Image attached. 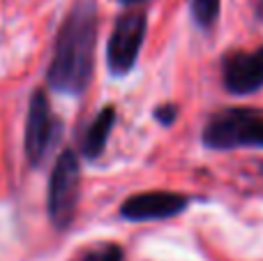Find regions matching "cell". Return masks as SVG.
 <instances>
[{
  "mask_svg": "<svg viewBox=\"0 0 263 261\" xmlns=\"http://www.w3.org/2000/svg\"><path fill=\"white\" fill-rule=\"evenodd\" d=\"M100 32L97 0H74L53 42V55L46 67V86L58 95L81 97L92 81L95 49Z\"/></svg>",
  "mask_w": 263,
  "mask_h": 261,
  "instance_id": "6da1fadb",
  "label": "cell"
},
{
  "mask_svg": "<svg viewBox=\"0 0 263 261\" xmlns=\"http://www.w3.org/2000/svg\"><path fill=\"white\" fill-rule=\"evenodd\" d=\"M201 143L208 151L263 148V109L227 106L205 120Z\"/></svg>",
  "mask_w": 263,
  "mask_h": 261,
  "instance_id": "7a4b0ae2",
  "label": "cell"
},
{
  "mask_svg": "<svg viewBox=\"0 0 263 261\" xmlns=\"http://www.w3.org/2000/svg\"><path fill=\"white\" fill-rule=\"evenodd\" d=\"M81 197V162L74 148H63L55 157L46 185V215L55 231H67L77 220Z\"/></svg>",
  "mask_w": 263,
  "mask_h": 261,
  "instance_id": "3957f363",
  "label": "cell"
},
{
  "mask_svg": "<svg viewBox=\"0 0 263 261\" xmlns=\"http://www.w3.org/2000/svg\"><path fill=\"white\" fill-rule=\"evenodd\" d=\"M65 123L53 111L42 88L30 92L28 100V114H26V129H23V151L30 169H40L51 155L58 141L63 139Z\"/></svg>",
  "mask_w": 263,
  "mask_h": 261,
  "instance_id": "277c9868",
  "label": "cell"
},
{
  "mask_svg": "<svg viewBox=\"0 0 263 261\" xmlns=\"http://www.w3.org/2000/svg\"><path fill=\"white\" fill-rule=\"evenodd\" d=\"M148 32V14L143 9H125L116 16L109 44H106V69L114 79L127 77L136 67L141 46Z\"/></svg>",
  "mask_w": 263,
  "mask_h": 261,
  "instance_id": "5b68a950",
  "label": "cell"
},
{
  "mask_svg": "<svg viewBox=\"0 0 263 261\" xmlns=\"http://www.w3.org/2000/svg\"><path fill=\"white\" fill-rule=\"evenodd\" d=\"M192 199L185 192H171V190H150L127 197L120 203V217L127 222H155L171 220L190 208Z\"/></svg>",
  "mask_w": 263,
  "mask_h": 261,
  "instance_id": "8992f818",
  "label": "cell"
},
{
  "mask_svg": "<svg viewBox=\"0 0 263 261\" xmlns=\"http://www.w3.org/2000/svg\"><path fill=\"white\" fill-rule=\"evenodd\" d=\"M222 86L231 95H254L263 88V44L254 51H227L219 63Z\"/></svg>",
  "mask_w": 263,
  "mask_h": 261,
  "instance_id": "52a82bcc",
  "label": "cell"
},
{
  "mask_svg": "<svg viewBox=\"0 0 263 261\" xmlns=\"http://www.w3.org/2000/svg\"><path fill=\"white\" fill-rule=\"evenodd\" d=\"M116 120H118L116 106L106 104V106H102L95 118L83 127L81 137H79V153H81L83 160H88V162L100 160L102 153L106 151V143H109L111 132H114V127H116Z\"/></svg>",
  "mask_w": 263,
  "mask_h": 261,
  "instance_id": "ba28073f",
  "label": "cell"
},
{
  "mask_svg": "<svg viewBox=\"0 0 263 261\" xmlns=\"http://www.w3.org/2000/svg\"><path fill=\"white\" fill-rule=\"evenodd\" d=\"M194 23L201 30H213L222 14V0H187Z\"/></svg>",
  "mask_w": 263,
  "mask_h": 261,
  "instance_id": "9c48e42d",
  "label": "cell"
},
{
  "mask_svg": "<svg viewBox=\"0 0 263 261\" xmlns=\"http://www.w3.org/2000/svg\"><path fill=\"white\" fill-rule=\"evenodd\" d=\"M81 261H125V250L118 243H100L88 250Z\"/></svg>",
  "mask_w": 263,
  "mask_h": 261,
  "instance_id": "30bf717a",
  "label": "cell"
},
{
  "mask_svg": "<svg viewBox=\"0 0 263 261\" xmlns=\"http://www.w3.org/2000/svg\"><path fill=\"white\" fill-rule=\"evenodd\" d=\"M178 116H180V106L173 104V102H162V104H157L153 109V118L157 120L162 127H171V125H176Z\"/></svg>",
  "mask_w": 263,
  "mask_h": 261,
  "instance_id": "8fae6325",
  "label": "cell"
},
{
  "mask_svg": "<svg viewBox=\"0 0 263 261\" xmlns=\"http://www.w3.org/2000/svg\"><path fill=\"white\" fill-rule=\"evenodd\" d=\"M120 5H125V7H139V5H145V3H150V0H118Z\"/></svg>",
  "mask_w": 263,
  "mask_h": 261,
  "instance_id": "7c38bea8",
  "label": "cell"
},
{
  "mask_svg": "<svg viewBox=\"0 0 263 261\" xmlns=\"http://www.w3.org/2000/svg\"><path fill=\"white\" fill-rule=\"evenodd\" d=\"M254 12H256V16L263 21V0H254Z\"/></svg>",
  "mask_w": 263,
  "mask_h": 261,
  "instance_id": "4fadbf2b",
  "label": "cell"
},
{
  "mask_svg": "<svg viewBox=\"0 0 263 261\" xmlns=\"http://www.w3.org/2000/svg\"><path fill=\"white\" fill-rule=\"evenodd\" d=\"M259 171H261V176H263V162H261V164H259Z\"/></svg>",
  "mask_w": 263,
  "mask_h": 261,
  "instance_id": "5bb4252c",
  "label": "cell"
}]
</instances>
